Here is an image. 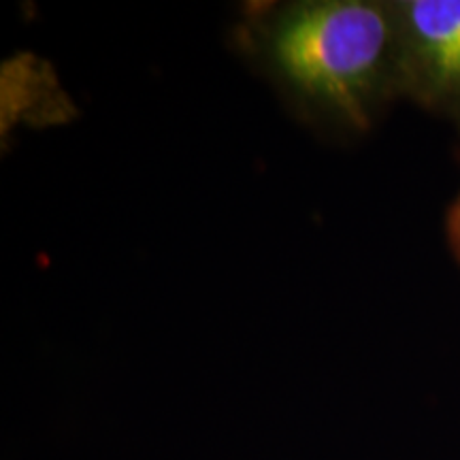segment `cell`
<instances>
[{"mask_svg": "<svg viewBox=\"0 0 460 460\" xmlns=\"http://www.w3.org/2000/svg\"><path fill=\"white\" fill-rule=\"evenodd\" d=\"M252 41L298 107L339 128H371L379 111L401 96L393 3L275 4L252 24Z\"/></svg>", "mask_w": 460, "mask_h": 460, "instance_id": "1", "label": "cell"}, {"mask_svg": "<svg viewBox=\"0 0 460 460\" xmlns=\"http://www.w3.org/2000/svg\"><path fill=\"white\" fill-rule=\"evenodd\" d=\"M401 96L433 113L460 115V0H393Z\"/></svg>", "mask_w": 460, "mask_h": 460, "instance_id": "2", "label": "cell"}, {"mask_svg": "<svg viewBox=\"0 0 460 460\" xmlns=\"http://www.w3.org/2000/svg\"><path fill=\"white\" fill-rule=\"evenodd\" d=\"M447 234H450V243L454 254L458 256L460 261V192L456 200H454L450 214H447Z\"/></svg>", "mask_w": 460, "mask_h": 460, "instance_id": "3", "label": "cell"}]
</instances>
